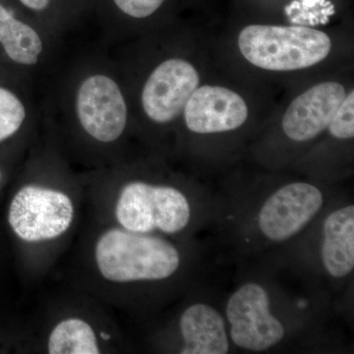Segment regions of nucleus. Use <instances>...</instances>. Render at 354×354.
I'll return each mask as SVG.
<instances>
[{
    "label": "nucleus",
    "instance_id": "f257e3e1",
    "mask_svg": "<svg viewBox=\"0 0 354 354\" xmlns=\"http://www.w3.org/2000/svg\"><path fill=\"white\" fill-rule=\"evenodd\" d=\"M95 260L102 278L111 283L160 281L180 266L176 247L160 237L113 227L99 237Z\"/></svg>",
    "mask_w": 354,
    "mask_h": 354
},
{
    "label": "nucleus",
    "instance_id": "f03ea898",
    "mask_svg": "<svg viewBox=\"0 0 354 354\" xmlns=\"http://www.w3.org/2000/svg\"><path fill=\"white\" fill-rule=\"evenodd\" d=\"M239 53L248 64L270 72L310 68L332 53L329 35L305 26L254 24L237 36Z\"/></svg>",
    "mask_w": 354,
    "mask_h": 354
},
{
    "label": "nucleus",
    "instance_id": "7ed1b4c3",
    "mask_svg": "<svg viewBox=\"0 0 354 354\" xmlns=\"http://www.w3.org/2000/svg\"><path fill=\"white\" fill-rule=\"evenodd\" d=\"M115 218L129 232L150 234L160 230L177 234L189 223V202L180 190L134 181L121 190L115 205Z\"/></svg>",
    "mask_w": 354,
    "mask_h": 354
},
{
    "label": "nucleus",
    "instance_id": "20e7f679",
    "mask_svg": "<svg viewBox=\"0 0 354 354\" xmlns=\"http://www.w3.org/2000/svg\"><path fill=\"white\" fill-rule=\"evenodd\" d=\"M75 209L62 191L37 185L21 188L9 207V225L26 242L51 241L71 227Z\"/></svg>",
    "mask_w": 354,
    "mask_h": 354
},
{
    "label": "nucleus",
    "instance_id": "39448f33",
    "mask_svg": "<svg viewBox=\"0 0 354 354\" xmlns=\"http://www.w3.org/2000/svg\"><path fill=\"white\" fill-rule=\"evenodd\" d=\"M271 301L259 283H247L228 299L227 318L230 337L239 348L263 351L283 341L285 327L271 313Z\"/></svg>",
    "mask_w": 354,
    "mask_h": 354
},
{
    "label": "nucleus",
    "instance_id": "423d86ee",
    "mask_svg": "<svg viewBox=\"0 0 354 354\" xmlns=\"http://www.w3.org/2000/svg\"><path fill=\"white\" fill-rule=\"evenodd\" d=\"M200 85L201 75L194 64L183 58H169L149 76L142 92V106L153 122H171L183 113Z\"/></svg>",
    "mask_w": 354,
    "mask_h": 354
},
{
    "label": "nucleus",
    "instance_id": "0eeeda50",
    "mask_svg": "<svg viewBox=\"0 0 354 354\" xmlns=\"http://www.w3.org/2000/svg\"><path fill=\"white\" fill-rule=\"evenodd\" d=\"M324 204L322 192L307 183L286 184L268 198L259 214V227L270 241H288L317 215Z\"/></svg>",
    "mask_w": 354,
    "mask_h": 354
},
{
    "label": "nucleus",
    "instance_id": "6e6552de",
    "mask_svg": "<svg viewBox=\"0 0 354 354\" xmlns=\"http://www.w3.org/2000/svg\"><path fill=\"white\" fill-rule=\"evenodd\" d=\"M77 113L85 131L104 143L120 138L127 127L124 97L118 84L106 76L84 81L77 97Z\"/></svg>",
    "mask_w": 354,
    "mask_h": 354
},
{
    "label": "nucleus",
    "instance_id": "1a4fd4ad",
    "mask_svg": "<svg viewBox=\"0 0 354 354\" xmlns=\"http://www.w3.org/2000/svg\"><path fill=\"white\" fill-rule=\"evenodd\" d=\"M183 113L188 130L211 135L239 129L248 120L250 109L234 88L204 84L190 95Z\"/></svg>",
    "mask_w": 354,
    "mask_h": 354
},
{
    "label": "nucleus",
    "instance_id": "9d476101",
    "mask_svg": "<svg viewBox=\"0 0 354 354\" xmlns=\"http://www.w3.org/2000/svg\"><path fill=\"white\" fill-rule=\"evenodd\" d=\"M348 92L342 82L328 80L317 83L298 95L281 118V130L286 138L306 143L322 134Z\"/></svg>",
    "mask_w": 354,
    "mask_h": 354
},
{
    "label": "nucleus",
    "instance_id": "9b49d317",
    "mask_svg": "<svg viewBox=\"0 0 354 354\" xmlns=\"http://www.w3.org/2000/svg\"><path fill=\"white\" fill-rule=\"evenodd\" d=\"M183 354H225L230 351L225 321L218 310L196 304L184 310L179 321Z\"/></svg>",
    "mask_w": 354,
    "mask_h": 354
},
{
    "label": "nucleus",
    "instance_id": "f8f14e48",
    "mask_svg": "<svg viewBox=\"0 0 354 354\" xmlns=\"http://www.w3.org/2000/svg\"><path fill=\"white\" fill-rule=\"evenodd\" d=\"M322 261L333 278L348 276L354 268V207L333 212L324 221Z\"/></svg>",
    "mask_w": 354,
    "mask_h": 354
},
{
    "label": "nucleus",
    "instance_id": "ddd939ff",
    "mask_svg": "<svg viewBox=\"0 0 354 354\" xmlns=\"http://www.w3.org/2000/svg\"><path fill=\"white\" fill-rule=\"evenodd\" d=\"M0 43L7 55L20 64H36L43 50V44L37 32L29 25L15 19L1 4Z\"/></svg>",
    "mask_w": 354,
    "mask_h": 354
},
{
    "label": "nucleus",
    "instance_id": "4468645a",
    "mask_svg": "<svg viewBox=\"0 0 354 354\" xmlns=\"http://www.w3.org/2000/svg\"><path fill=\"white\" fill-rule=\"evenodd\" d=\"M50 354L101 353L95 330L90 324L79 318L60 321L50 332L48 341Z\"/></svg>",
    "mask_w": 354,
    "mask_h": 354
},
{
    "label": "nucleus",
    "instance_id": "2eb2a0df",
    "mask_svg": "<svg viewBox=\"0 0 354 354\" xmlns=\"http://www.w3.org/2000/svg\"><path fill=\"white\" fill-rule=\"evenodd\" d=\"M26 113L20 100L4 88H0V142L19 130Z\"/></svg>",
    "mask_w": 354,
    "mask_h": 354
},
{
    "label": "nucleus",
    "instance_id": "dca6fc26",
    "mask_svg": "<svg viewBox=\"0 0 354 354\" xmlns=\"http://www.w3.org/2000/svg\"><path fill=\"white\" fill-rule=\"evenodd\" d=\"M330 136L339 140L354 137V91L349 90L328 125Z\"/></svg>",
    "mask_w": 354,
    "mask_h": 354
},
{
    "label": "nucleus",
    "instance_id": "f3484780",
    "mask_svg": "<svg viewBox=\"0 0 354 354\" xmlns=\"http://www.w3.org/2000/svg\"><path fill=\"white\" fill-rule=\"evenodd\" d=\"M165 0H114L123 13L133 18H147L162 6Z\"/></svg>",
    "mask_w": 354,
    "mask_h": 354
},
{
    "label": "nucleus",
    "instance_id": "a211bd4d",
    "mask_svg": "<svg viewBox=\"0 0 354 354\" xmlns=\"http://www.w3.org/2000/svg\"><path fill=\"white\" fill-rule=\"evenodd\" d=\"M20 1L32 10H44L48 6L50 0H20Z\"/></svg>",
    "mask_w": 354,
    "mask_h": 354
},
{
    "label": "nucleus",
    "instance_id": "6ab92c4d",
    "mask_svg": "<svg viewBox=\"0 0 354 354\" xmlns=\"http://www.w3.org/2000/svg\"><path fill=\"white\" fill-rule=\"evenodd\" d=\"M0 178H1V174H0Z\"/></svg>",
    "mask_w": 354,
    "mask_h": 354
}]
</instances>
